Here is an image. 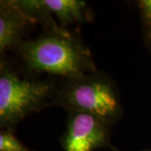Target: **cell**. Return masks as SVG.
Returning a JSON list of instances; mask_svg holds the SVG:
<instances>
[{
  "instance_id": "cell-1",
  "label": "cell",
  "mask_w": 151,
  "mask_h": 151,
  "mask_svg": "<svg viewBox=\"0 0 151 151\" xmlns=\"http://www.w3.org/2000/svg\"><path fill=\"white\" fill-rule=\"evenodd\" d=\"M29 74H47L61 81L97 71L90 49L79 37L57 26L44 29L18 47Z\"/></svg>"
},
{
  "instance_id": "cell-2",
  "label": "cell",
  "mask_w": 151,
  "mask_h": 151,
  "mask_svg": "<svg viewBox=\"0 0 151 151\" xmlns=\"http://www.w3.org/2000/svg\"><path fill=\"white\" fill-rule=\"evenodd\" d=\"M58 84L51 79L21 75L4 56L0 60V126L14 131L33 113L54 104Z\"/></svg>"
},
{
  "instance_id": "cell-3",
  "label": "cell",
  "mask_w": 151,
  "mask_h": 151,
  "mask_svg": "<svg viewBox=\"0 0 151 151\" xmlns=\"http://www.w3.org/2000/svg\"><path fill=\"white\" fill-rule=\"evenodd\" d=\"M54 105L66 112L91 114L111 125L123 116L118 87L102 72L95 71L58 84Z\"/></svg>"
},
{
  "instance_id": "cell-4",
  "label": "cell",
  "mask_w": 151,
  "mask_h": 151,
  "mask_svg": "<svg viewBox=\"0 0 151 151\" xmlns=\"http://www.w3.org/2000/svg\"><path fill=\"white\" fill-rule=\"evenodd\" d=\"M65 129L60 138L64 151H93L109 148L119 151L110 142L111 124L97 117L79 112H67Z\"/></svg>"
},
{
  "instance_id": "cell-5",
  "label": "cell",
  "mask_w": 151,
  "mask_h": 151,
  "mask_svg": "<svg viewBox=\"0 0 151 151\" xmlns=\"http://www.w3.org/2000/svg\"><path fill=\"white\" fill-rule=\"evenodd\" d=\"M37 24L17 0L0 1V52L18 48L29 27Z\"/></svg>"
},
{
  "instance_id": "cell-6",
  "label": "cell",
  "mask_w": 151,
  "mask_h": 151,
  "mask_svg": "<svg viewBox=\"0 0 151 151\" xmlns=\"http://www.w3.org/2000/svg\"><path fill=\"white\" fill-rule=\"evenodd\" d=\"M48 14L55 15L60 27L82 24L91 19V10L86 2L80 0H40Z\"/></svg>"
},
{
  "instance_id": "cell-7",
  "label": "cell",
  "mask_w": 151,
  "mask_h": 151,
  "mask_svg": "<svg viewBox=\"0 0 151 151\" xmlns=\"http://www.w3.org/2000/svg\"><path fill=\"white\" fill-rule=\"evenodd\" d=\"M0 151H34L19 140L14 131L2 129L0 132Z\"/></svg>"
},
{
  "instance_id": "cell-8",
  "label": "cell",
  "mask_w": 151,
  "mask_h": 151,
  "mask_svg": "<svg viewBox=\"0 0 151 151\" xmlns=\"http://www.w3.org/2000/svg\"><path fill=\"white\" fill-rule=\"evenodd\" d=\"M141 19L144 25L145 38L147 45L151 50V0H141L138 2Z\"/></svg>"
},
{
  "instance_id": "cell-9",
  "label": "cell",
  "mask_w": 151,
  "mask_h": 151,
  "mask_svg": "<svg viewBox=\"0 0 151 151\" xmlns=\"http://www.w3.org/2000/svg\"><path fill=\"white\" fill-rule=\"evenodd\" d=\"M143 151H151V150H143Z\"/></svg>"
}]
</instances>
